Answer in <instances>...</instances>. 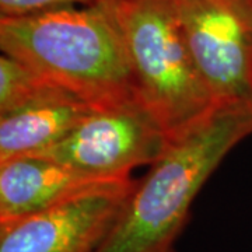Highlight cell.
I'll list each match as a JSON object with an SVG mask.
<instances>
[{"instance_id": "6da1fadb", "label": "cell", "mask_w": 252, "mask_h": 252, "mask_svg": "<svg viewBox=\"0 0 252 252\" xmlns=\"http://www.w3.org/2000/svg\"><path fill=\"white\" fill-rule=\"evenodd\" d=\"M0 48L94 109L140 101L124 39L104 0L0 18Z\"/></svg>"}, {"instance_id": "7a4b0ae2", "label": "cell", "mask_w": 252, "mask_h": 252, "mask_svg": "<svg viewBox=\"0 0 252 252\" xmlns=\"http://www.w3.org/2000/svg\"><path fill=\"white\" fill-rule=\"evenodd\" d=\"M252 135V101L225 104L174 142L142 180L94 252H165L174 248L203 184L235 146Z\"/></svg>"}, {"instance_id": "3957f363", "label": "cell", "mask_w": 252, "mask_h": 252, "mask_svg": "<svg viewBox=\"0 0 252 252\" xmlns=\"http://www.w3.org/2000/svg\"><path fill=\"white\" fill-rule=\"evenodd\" d=\"M126 48L139 99L177 142L221 105L189 54L175 0H104Z\"/></svg>"}, {"instance_id": "277c9868", "label": "cell", "mask_w": 252, "mask_h": 252, "mask_svg": "<svg viewBox=\"0 0 252 252\" xmlns=\"http://www.w3.org/2000/svg\"><path fill=\"white\" fill-rule=\"evenodd\" d=\"M172 143L142 101H133L94 109L62 142L35 156L93 177L126 180L136 167L158 161Z\"/></svg>"}, {"instance_id": "5b68a950", "label": "cell", "mask_w": 252, "mask_h": 252, "mask_svg": "<svg viewBox=\"0 0 252 252\" xmlns=\"http://www.w3.org/2000/svg\"><path fill=\"white\" fill-rule=\"evenodd\" d=\"M182 35L220 105L252 101L250 0H175Z\"/></svg>"}, {"instance_id": "8992f818", "label": "cell", "mask_w": 252, "mask_h": 252, "mask_svg": "<svg viewBox=\"0 0 252 252\" xmlns=\"http://www.w3.org/2000/svg\"><path fill=\"white\" fill-rule=\"evenodd\" d=\"M136 180L87 189L31 216L0 225V252H94L121 215Z\"/></svg>"}, {"instance_id": "52a82bcc", "label": "cell", "mask_w": 252, "mask_h": 252, "mask_svg": "<svg viewBox=\"0 0 252 252\" xmlns=\"http://www.w3.org/2000/svg\"><path fill=\"white\" fill-rule=\"evenodd\" d=\"M112 181L121 180L93 177L44 156H23L0 162V225Z\"/></svg>"}, {"instance_id": "ba28073f", "label": "cell", "mask_w": 252, "mask_h": 252, "mask_svg": "<svg viewBox=\"0 0 252 252\" xmlns=\"http://www.w3.org/2000/svg\"><path fill=\"white\" fill-rule=\"evenodd\" d=\"M93 111L80 98L63 95L0 115V162L52 149Z\"/></svg>"}, {"instance_id": "9c48e42d", "label": "cell", "mask_w": 252, "mask_h": 252, "mask_svg": "<svg viewBox=\"0 0 252 252\" xmlns=\"http://www.w3.org/2000/svg\"><path fill=\"white\" fill-rule=\"evenodd\" d=\"M63 95L73 94L9 55L0 56V115Z\"/></svg>"}, {"instance_id": "30bf717a", "label": "cell", "mask_w": 252, "mask_h": 252, "mask_svg": "<svg viewBox=\"0 0 252 252\" xmlns=\"http://www.w3.org/2000/svg\"><path fill=\"white\" fill-rule=\"evenodd\" d=\"M102 0H0V18H17L46 11L93 6Z\"/></svg>"}, {"instance_id": "8fae6325", "label": "cell", "mask_w": 252, "mask_h": 252, "mask_svg": "<svg viewBox=\"0 0 252 252\" xmlns=\"http://www.w3.org/2000/svg\"><path fill=\"white\" fill-rule=\"evenodd\" d=\"M165 252H175V250H174V248H171V250H168V251H165Z\"/></svg>"}, {"instance_id": "7c38bea8", "label": "cell", "mask_w": 252, "mask_h": 252, "mask_svg": "<svg viewBox=\"0 0 252 252\" xmlns=\"http://www.w3.org/2000/svg\"><path fill=\"white\" fill-rule=\"evenodd\" d=\"M250 1H251V4H252V0H250Z\"/></svg>"}]
</instances>
